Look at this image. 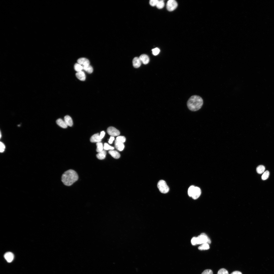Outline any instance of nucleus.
Returning <instances> with one entry per match:
<instances>
[{"instance_id": "1", "label": "nucleus", "mask_w": 274, "mask_h": 274, "mask_svg": "<svg viewBox=\"0 0 274 274\" xmlns=\"http://www.w3.org/2000/svg\"><path fill=\"white\" fill-rule=\"evenodd\" d=\"M77 173L72 169H69L64 173L61 177V180L65 185L70 186L78 179Z\"/></svg>"}, {"instance_id": "2", "label": "nucleus", "mask_w": 274, "mask_h": 274, "mask_svg": "<svg viewBox=\"0 0 274 274\" xmlns=\"http://www.w3.org/2000/svg\"><path fill=\"white\" fill-rule=\"evenodd\" d=\"M203 103V100L201 97L198 95H194L192 96L189 99L187 102V105L190 110L195 111L201 108Z\"/></svg>"}, {"instance_id": "3", "label": "nucleus", "mask_w": 274, "mask_h": 274, "mask_svg": "<svg viewBox=\"0 0 274 274\" xmlns=\"http://www.w3.org/2000/svg\"><path fill=\"white\" fill-rule=\"evenodd\" d=\"M157 187L160 192L163 193H166L169 190V187L165 181L163 180L159 181L157 184Z\"/></svg>"}, {"instance_id": "4", "label": "nucleus", "mask_w": 274, "mask_h": 274, "mask_svg": "<svg viewBox=\"0 0 274 274\" xmlns=\"http://www.w3.org/2000/svg\"><path fill=\"white\" fill-rule=\"evenodd\" d=\"M197 244H200L204 243H207L210 244L211 241L205 233H203L197 237Z\"/></svg>"}, {"instance_id": "5", "label": "nucleus", "mask_w": 274, "mask_h": 274, "mask_svg": "<svg viewBox=\"0 0 274 274\" xmlns=\"http://www.w3.org/2000/svg\"><path fill=\"white\" fill-rule=\"evenodd\" d=\"M178 6V4L174 0H169L167 3L166 7L168 10L171 11L175 10Z\"/></svg>"}, {"instance_id": "6", "label": "nucleus", "mask_w": 274, "mask_h": 274, "mask_svg": "<svg viewBox=\"0 0 274 274\" xmlns=\"http://www.w3.org/2000/svg\"><path fill=\"white\" fill-rule=\"evenodd\" d=\"M107 131L108 133L112 136H118L120 133L118 130L113 127H109L107 128Z\"/></svg>"}, {"instance_id": "7", "label": "nucleus", "mask_w": 274, "mask_h": 274, "mask_svg": "<svg viewBox=\"0 0 274 274\" xmlns=\"http://www.w3.org/2000/svg\"><path fill=\"white\" fill-rule=\"evenodd\" d=\"M201 193L200 189L197 186H195L193 191L191 197L192 198L196 199L200 196Z\"/></svg>"}, {"instance_id": "8", "label": "nucleus", "mask_w": 274, "mask_h": 274, "mask_svg": "<svg viewBox=\"0 0 274 274\" xmlns=\"http://www.w3.org/2000/svg\"><path fill=\"white\" fill-rule=\"evenodd\" d=\"M4 257L7 261L9 263L12 261L13 260L14 255L11 252H7L4 255Z\"/></svg>"}, {"instance_id": "9", "label": "nucleus", "mask_w": 274, "mask_h": 274, "mask_svg": "<svg viewBox=\"0 0 274 274\" xmlns=\"http://www.w3.org/2000/svg\"><path fill=\"white\" fill-rule=\"evenodd\" d=\"M101 139L99 136V134L97 133L93 135L90 138V141L92 142H101Z\"/></svg>"}, {"instance_id": "10", "label": "nucleus", "mask_w": 274, "mask_h": 274, "mask_svg": "<svg viewBox=\"0 0 274 274\" xmlns=\"http://www.w3.org/2000/svg\"><path fill=\"white\" fill-rule=\"evenodd\" d=\"M139 58L141 62L144 64H148L149 61L148 56L146 55L143 54L141 55Z\"/></svg>"}, {"instance_id": "11", "label": "nucleus", "mask_w": 274, "mask_h": 274, "mask_svg": "<svg viewBox=\"0 0 274 274\" xmlns=\"http://www.w3.org/2000/svg\"><path fill=\"white\" fill-rule=\"evenodd\" d=\"M141 62L139 57H135L133 60V65L135 68H138L141 65Z\"/></svg>"}, {"instance_id": "12", "label": "nucleus", "mask_w": 274, "mask_h": 274, "mask_svg": "<svg viewBox=\"0 0 274 274\" xmlns=\"http://www.w3.org/2000/svg\"><path fill=\"white\" fill-rule=\"evenodd\" d=\"M115 145L116 148L120 151L123 150L124 148V145L123 143L116 140L115 142Z\"/></svg>"}, {"instance_id": "13", "label": "nucleus", "mask_w": 274, "mask_h": 274, "mask_svg": "<svg viewBox=\"0 0 274 274\" xmlns=\"http://www.w3.org/2000/svg\"><path fill=\"white\" fill-rule=\"evenodd\" d=\"M64 121L67 126L71 127L73 125V121L72 118L69 115L65 116L64 118Z\"/></svg>"}, {"instance_id": "14", "label": "nucleus", "mask_w": 274, "mask_h": 274, "mask_svg": "<svg viewBox=\"0 0 274 274\" xmlns=\"http://www.w3.org/2000/svg\"><path fill=\"white\" fill-rule=\"evenodd\" d=\"M76 75L77 77L79 80L84 81L85 79V75L84 72L82 71L77 72Z\"/></svg>"}, {"instance_id": "15", "label": "nucleus", "mask_w": 274, "mask_h": 274, "mask_svg": "<svg viewBox=\"0 0 274 274\" xmlns=\"http://www.w3.org/2000/svg\"><path fill=\"white\" fill-rule=\"evenodd\" d=\"M77 62L78 63L82 65L87 64H90V62L87 59L84 58L79 59Z\"/></svg>"}, {"instance_id": "16", "label": "nucleus", "mask_w": 274, "mask_h": 274, "mask_svg": "<svg viewBox=\"0 0 274 274\" xmlns=\"http://www.w3.org/2000/svg\"><path fill=\"white\" fill-rule=\"evenodd\" d=\"M109 153L112 157L115 159H118L120 157V155L119 153L115 150H110L109 151Z\"/></svg>"}, {"instance_id": "17", "label": "nucleus", "mask_w": 274, "mask_h": 274, "mask_svg": "<svg viewBox=\"0 0 274 274\" xmlns=\"http://www.w3.org/2000/svg\"><path fill=\"white\" fill-rule=\"evenodd\" d=\"M56 122L58 125L62 128H65L67 127V126L64 121L61 119H58L57 120Z\"/></svg>"}, {"instance_id": "18", "label": "nucleus", "mask_w": 274, "mask_h": 274, "mask_svg": "<svg viewBox=\"0 0 274 274\" xmlns=\"http://www.w3.org/2000/svg\"><path fill=\"white\" fill-rule=\"evenodd\" d=\"M83 69L89 73H92L93 71L92 66L90 64H87L82 65Z\"/></svg>"}, {"instance_id": "19", "label": "nucleus", "mask_w": 274, "mask_h": 274, "mask_svg": "<svg viewBox=\"0 0 274 274\" xmlns=\"http://www.w3.org/2000/svg\"><path fill=\"white\" fill-rule=\"evenodd\" d=\"M106 152L105 150H103L102 151L98 152L96 155V156L97 158L99 160H103L104 159L106 156Z\"/></svg>"}, {"instance_id": "20", "label": "nucleus", "mask_w": 274, "mask_h": 274, "mask_svg": "<svg viewBox=\"0 0 274 274\" xmlns=\"http://www.w3.org/2000/svg\"><path fill=\"white\" fill-rule=\"evenodd\" d=\"M198 248L200 250H207L210 248V246L208 243H206L201 244Z\"/></svg>"}, {"instance_id": "21", "label": "nucleus", "mask_w": 274, "mask_h": 274, "mask_svg": "<svg viewBox=\"0 0 274 274\" xmlns=\"http://www.w3.org/2000/svg\"><path fill=\"white\" fill-rule=\"evenodd\" d=\"M96 145L97 146L96 151L97 152H99L103 150L104 146L102 143L100 142L97 143Z\"/></svg>"}, {"instance_id": "22", "label": "nucleus", "mask_w": 274, "mask_h": 274, "mask_svg": "<svg viewBox=\"0 0 274 274\" xmlns=\"http://www.w3.org/2000/svg\"><path fill=\"white\" fill-rule=\"evenodd\" d=\"M265 169V167L263 165L258 166L256 169L257 173L259 174H261L264 172Z\"/></svg>"}, {"instance_id": "23", "label": "nucleus", "mask_w": 274, "mask_h": 274, "mask_svg": "<svg viewBox=\"0 0 274 274\" xmlns=\"http://www.w3.org/2000/svg\"><path fill=\"white\" fill-rule=\"evenodd\" d=\"M74 68L75 70L77 72L81 71L83 69L82 65L78 63L75 64L74 65Z\"/></svg>"}, {"instance_id": "24", "label": "nucleus", "mask_w": 274, "mask_h": 274, "mask_svg": "<svg viewBox=\"0 0 274 274\" xmlns=\"http://www.w3.org/2000/svg\"><path fill=\"white\" fill-rule=\"evenodd\" d=\"M164 6V3L163 0H159L156 6L159 9L162 8Z\"/></svg>"}, {"instance_id": "25", "label": "nucleus", "mask_w": 274, "mask_h": 274, "mask_svg": "<svg viewBox=\"0 0 274 274\" xmlns=\"http://www.w3.org/2000/svg\"><path fill=\"white\" fill-rule=\"evenodd\" d=\"M269 175V172L268 170H266L262 175V179L263 180H266L268 178Z\"/></svg>"}, {"instance_id": "26", "label": "nucleus", "mask_w": 274, "mask_h": 274, "mask_svg": "<svg viewBox=\"0 0 274 274\" xmlns=\"http://www.w3.org/2000/svg\"><path fill=\"white\" fill-rule=\"evenodd\" d=\"M114 148L113 147L109 145L107 143H104V149L105 150H113L114 149Z\"/></svg>"}, {"instance_id": "27", "label": "nucleus", "mask_w": 274, "mask_h": 274, "mask_svg": "<svg viewBox=\"0 0 274 274\" xmlns=\"http://www.w3.org/2000/svg\"><path fill=\"white\" fill-rule=\"evenodd\" d=\"M217 274H229L228 271L225 268H222L218 271Z\"/></svg>"}, {"instance_id": "28", "label": "nucleus", "mask_w": 274, "mask_h": 274, "mask_svg": "<svg viewBox=\"0 0 274 274\" xmlns=\"http://www.w3.org/2000/svg\"><path fill=\"white\" fill-rule=\"evenodd\" d=\"M116 140L118 141L124 143L126 141V138L124 136H117L116 138Z\"/></svg>"}, {"instance_id": "29", "label": "nucleus", "mask_w": 274, "mask_h": 274, "mask_svg": "<svg viewBox=\"0 0 274 274\" xmlns=\"http://www.w3.org/2000/svg\"><path fill=\"white\" fill-rule=\"evenodd\" d=\"M152 51L153 54L155 56L158 55L160 52V49L157 47L152 49Z\"/></svg>"}, {"instance_id": "30", "label": "nucleus", "mask_w": 274, "mask_h": 274, "mask_svg": "<svg viewBox=\"0 0 274 274\" xmlns=\"http://www.w3.org/2000/svg\"><path fill=\"white\" fill-rule=\"evenodd\" d=\"M195 186L194 185H191L189 188L188 190V194L189 196L191 197L192 193Z\"/></svg>"}, {"instance_id": "31", "label": "nucleus", "mask_w": 274, "mask_h": 274, "mask_svg": "<svg viewBox=\"0 0 274 274\" xmlns=\"http://www.w3.org/2000/svg\"><path fill=\"white\" fill-rule=\"evenodd\" d=\"M159 1L158 0H150L149 2V4L151 6H156Z\"/></svg>"}, {"instance_id": "32", "label": "nucleus", "mask_w": 274, "mask_h": 274, "mask_svg": "<svg viewBox=\"0 0 274 274\" xmlns=\"http://www.w3.org/2000/svg\"><path fill=\"white\" fill-rule=\"evenodd\" d=\"M191 243L193 245H197V237H194L191 240Z\"/></svg>"}, {"instance_id": "33", "label": "nucleus", "mask_w": 274, "mask_h": 274, "mask_svg": "<svg viewBox=\"0 0 274 274\" xmlns=\"http://www.w3.org/2000/svg\"><path fill=\"white\" fill-rule=\"evenodd\" d=\"M0 151L1 152H3L5 150V146L4 144L2 142H0Z\"/></svg>"}, {"instance_id": "34", "label": "nucleus", "mask_w": 274, "mask_h": 274, "mask_svg": "<svg viewBox=\"0 0 274 274\" xmlns=\"http://www.w3.org/2000/svg\"><path fill=\"white\" fill-rule=\"evenodd\" d=\"M201 274H213V272L211 270L207 269L204 270Z\"/></svg>"}, {"instance_id": "35", "label": "nucleus", "mask_w": 274, "mask_h": 274, "mask_svg": "<svg viewBox=\"0 0 274 274\" xmlns=\"http://www.w3.org/2000/svg\"><path fill=\"white\" fill-rule=\"evenodd\" d=\"M105 134V132L104 131H102L99 134V136L101 139H102L104 137Z\"/></svg>"}, {"instance_id": "36", "label": "nucleus", "mask_w": 274, "mask_h": 274, "mask_svg": "<svg viewBox=\"0 0 274 274\" xmlns=\"http://www.w3.org/2000/svg\"><path fill=\"white\" fill-rule=\"evenodd\" d=\"M114 139V138L113 136H111L108 141L109 143L110 144H112Z\"/></svg>"}, {"instance_id": "37", "label": "nucleus", "mask_w": 274, "mask_h": 274, "mask_svg": "<svg viewBox=\"0 0 274 274\" xmlns=\"http://www.w3.org/2000/svg\"><path fill=\"white\" fill-rule=\"evenodd\" d=\"M230 274H242V273L240 271H233Z\"/></svg>"}, {"instance_id": "38", "label": "nucleus", "mask_w": 274, "mask_h": 274, "mask_svg": "<svg viewBox=\"0 0 274 274\" xmlns=\"http://www.w3.org/2000/svg\"><path fill=\"white\" fill-rule=\"evenodd\" d=\"M1 132H0V138H1Z\"/></svg>"}]
</instances>
